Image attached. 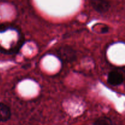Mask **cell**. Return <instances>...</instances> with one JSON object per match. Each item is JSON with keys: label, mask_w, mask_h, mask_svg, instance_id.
I'll use <instances>...</instances> for the list:
<instances>
[{"label": "cell", "mask_w": 125, "mask_h": 125, "mask_svg": "<svg viewBox=\"0 0 125 125\" xmlns=\"http://www.w3.org/2000/svg\"><path fill=\"white\" fill-rule=\"evenodd\" d=\"M59 57L63 62H72L76 59V52L69 46H63L58 50Z\"/></svg>", "instance_id": "cell-1"}, {"label": "cell", "mask_w": 125, "mask_h": 125, "mask_svg": "<svg viewBox=\"0 0 125 125\" xmlns=\"http://www.w3.org/2000/svg\"><path fill=\"white\" fill-rule=\"evenodd\" d=\"M124 81V76L121 72L118 71H112L110 72L107 77V83L113 86H117Z\"/></svg>", "instance_id": "cell-2"}, {"label": "cell", "mask_w": 125, "mask_h": 125, "mask_svg": "<svg viewBox=\"0 0 125 125\" xmlns=\"http://www.w3.org/2000/svg\"><path fill=\"white\" fill-rule=\"evenodd\" d=\"M91 4L95 10L101 13H106L111 7L107 0H92Z\"/></svg>", "instance_id": "cell-3"}, {"label": "cell", "mask_w": 125, "mask_h": 125, "mask_svg": "<svg viewBox=\"0 0 125 125\" xmlns=\"http://www.w3.org/2000/svg\"><path fill=\"white\" fill-rule=\"evenodd\" d=\"M11 111L9 107L4 103H0V122H5L10 119Z\"/></svg>", "instance_id": "cell-4"}, {"label": "cell", "mask_w": 125, "mask_h": 125, "mask_svg": "<svg viewBox=\"0 0 125 125\" xmlns=\"http://www.w3.org/2000/svg\"><path fill=\"white\" fill-rule=\"evenodd\" d=\"M94 125H113L112 120L107 117H102L98 118L95 122Z\"/></svg>", "instance_id": "cell-5"}]
</instances>
